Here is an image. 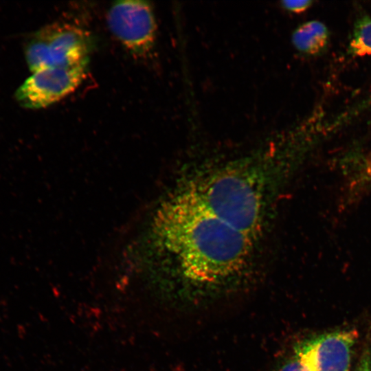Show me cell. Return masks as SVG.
<instances>
[{"mask_svg":"<svg viewBox=\"0 0 371 371\" xmlns=\"http://www.w3.org/2000/svg\"><path fill=\"white\" fill-rule=\"evenodd\" d=\"M159 229L184 278L195 286L224 284L250 262L255 240L181 193L161 212Z\"/></svg>","mask_w":371,"mask_h":371,"instance_id":"cell-1","label":"cell"},{"mask_svg":"<svg viewBox=\"0 0 371 371\" xmlns=\"http://www.w3.org/2000/svg\"><path fill=\"white\" fill-rule=\"evenodd\" d=\"M180 193L253 240L259 236L266 197L263 180L255 170L228 166L205 172Z\"/></svg>","mask_w":371,"mask_h":371,"instance_id":"cell-2","label":"cell"},{"mask_svg":"<svg viewBox=\"0 0 371 371\" xmlns=\"http://www.w3.org/2000/svg\"><path fill=\"white\" fill-rule=\"evenodd\" d=\"M91 49L90 34L85 29L67 22H55L30 36L25 47V55L33 73L89 58Z\"/></svg>","mask_w":371,"mask_h":371,"instance_id":"cell-3","label":"cell"},{"mask_svg":"<svg viewBox=\"0 0 371 371\" xmlns=\"http://www.w3.org/2000/svg\"><path fill=\"white\" fill-rule=\"evenodd\" d=\"M89 62V58L33 72L16 90V101L21 106L31 109L58 102L82 83L88 73Z\"/></svg>","mask_w":371,"mask_h":371,"instance_id":"cell-4","label":"cell"},{"mask_svg":"<svg viewBox=\"0 0 371 371\" xmlns=\"http://www.w3.org/2000/svg\"><path fill=\"white\" fill-rule=\"evenodd\" d=\"M107 25L131 54L146 58L151 54L157 36V22L151 4L145 1H120L106 14Z\"/></svg>","mask_w":371,"mask_h":371,"instance_id":"cell-5","label":"cell"},{"mask_svg":"<svg viewBox=\"0 0 371 371\" xmlns=\"http://www.w3.org/2000/svg\"><path fill=\"white\" fill-rule=\"evenodd\" d=\"M358 335L355 329L321 334L301 344L296 358L306 371H349Z\"/></svg>","mask_w":371,"mask_h":371,"instance_id":"cell-6","label":"cell"},{"mask_svg":"<svg viewBox=\"0 0 371 371\" xmlns=\"http://www.w3.org/2000/svg\"><path fill=\"white\" fill-rule=\"evenodd\" d=\"M328 39L326 26L318 21L302 24L295 30L292 36L295 48L308 54L319 52L326 46Z\"/></svg>","mask_w":371,"mask_h":371,"instance_id":"cell-7","label":"cell"},{"mask_svg":"<svg viewBox=\"0 0 371 371\" xmlns=\"http://www.w3.org/2000/svg\"><path fill=\"white\" fill-rule=\"evenodd\" d=\"M352 54L371 56V17L364 16L355 24L349 44Z\"/></svg>","mask_w":371,"mask_h":371,"instance_id":"cell-8","label":"cell"},{"mask_svg":"<svg viewBox=\"0 0 371 371\" xmlns=\"http://www.w3.org/2000/svg\"><path fill=\"white\" fill-rule=\"evenodd\" d=\"M311 1H284L282 5L289 11L300 13L306 10L311 5Z\"/></svg>","mask_w":371,"mask_h":371,"instance_id":"cell-9","label":"cell"},{"mask_svg":"<svg viewBox=\"0 0 371 371\" xmlns=\"http://www.w3.org/2000/svg\"><path fill=\"white\" fill-rule=\"evenodd\" d=\"M355 371H371V355L369 349L366 348L363 351Z\"/></svg>","mask_w":371,"mask_h":371,"instance_id":"cell-10","label":"cell"},{"mask_svg":"<svg viewBox=\"0 0 371 371\" xmlns=\"http://www.w3.org/2000/svg\"><path fill=\"white\" fill-rule=\"evenodd\" d=\"M280 371H306L297 359L289 361L284 365Z\"/></svg>","mask_w":371,"mask_h":371,"instance_id":"cell-11","label":"cell"},{"mask_svg":"<svg viewBox=\"0 0 371 371\" xmlns=\"http://www.w3.org/2000/svg\"><path fill=\"white\" fill-rule=\"evenodd\" d=\"M367 176H368L371 179V159H370L368 164Z\"/></svg>","mask_w":371,"mask_h":371,"instance_id":"cell-12","label":"cell"}]
</instances>
